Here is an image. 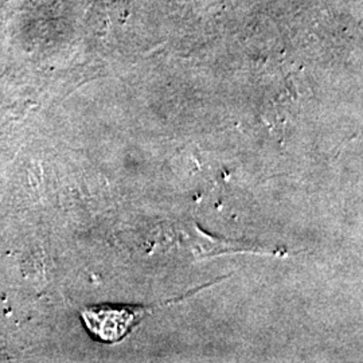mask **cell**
<instances>
[{"label": "cell", "mask_w": 363, "mask_h": 363, "mask_svg": "<svg viewBox=\"0 0 363 363\" xmlns=\"http://www.w3.org/2000/svg\"><path fill=\"white\" fill-rule=\"evenodd\" d=\"M142 308L133 307H89L81 312L85 327L93 337L105 343H115L125 337L142 316Z\"/></svg>", "instance_id": "cell-1"}]
</instances>
